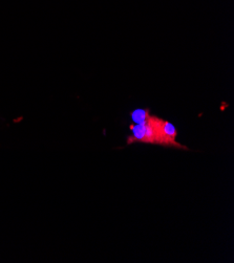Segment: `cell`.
Here are the masks:
<instances>
[{
	"instance_id": "cell-1",
	"label": "cell",
	"mask_w": 234,
	"mask_h": 263,
	"mask_svg": "<svg viewBox=\"0 0 234 263\" xmlns=\"http://www.w3.org/2000/svg\"><path fill=\"white\" fill-rule=\"evenodd\" d=\"M148 110H143V109H139V110H136L134 114H133V118H134V121L137 122V123H141L144 121V119L146 118V116L148 115Z\"/></svg>"
}]
</instances>
